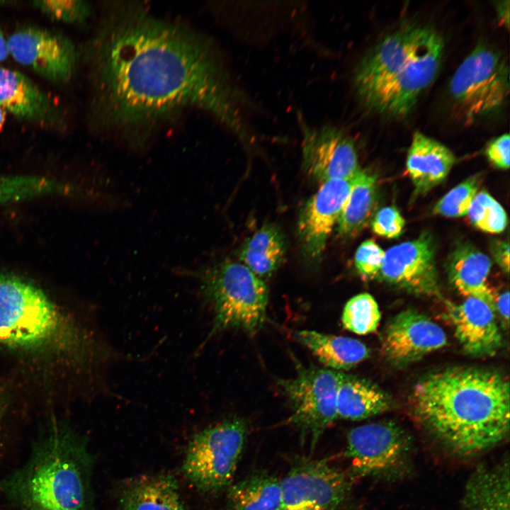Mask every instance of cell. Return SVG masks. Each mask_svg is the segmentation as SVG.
I'll return each instance as SVG.
<instances>
[{"mask_svg":"<svg viewBox=\"0 0 510 510\" xmlns=\"http://www.w3.org/2000/svg\"><path fill=\"white\" fill-rule=\"evenodd\" d=\"M95 108L103 125L143 128L196 107L251 137L244 94L210 42L136 7L116 8L91 47Z\"/></svg>","mask_w":510,"mask_h":510,"instance_id":"1","label":"cell"},{"mask_svg":"<svg viewBox=\"0 0 510 510\" xmlns=\"http://www.w3.org/2000/svg\"><path fill=\"white\" fill-rule=\"evenodd\" d=\"M411 402L421 424L460 456L487 450L509 434V383L493 370L458 366L432 373L416 383Z\"/></svg>","mask_w":510,"mask_h":510,"instance_id":"2","label":"cell"},{"mask_svg":"<svg viewBox=\"0 0 510 510\" xmlns=\"http://www.w3.org/2000/svg\"><path fill=\"white\" fill-rule=\"evenodd\" d=\"M0 353L84 370L107 356L93 335L38 284L0 271Z\"/></svg>","mask_w":510,"mask_h":510,"instance_id":"3","label":"cell"},{"mask_svg":"<svg viewBox=\"0 0 510 510\" xmlns=\"http://www.w3.org/2000/svg\"><path fill=\"white\" fill-rule=\"evenodd\" d=\"M93 467L85 437L55 420L27 461L0 480V492L18 510H95Z\"/></svg>","mask_w":510,"mask_h":510,"instance_id":"4","label":"cell"},{"mask_svg":"<svg viewBox=\"0 0 510 510\" xmlns=\"http://www.w3.org/2000/svg\"><path fill=\"white\" fill-rule=\"evenodd\" d=\"M200 290L214 316L210 334L229 329L254 334L266 320L268 290L246 266L224 261L196 271Z\"/></svg>","mask_w":510,"mask_h":510,"instance_id":"5","label":"cell"},{"mask_svg":"<svg viewBox=\"0 0 510 510\" xmlns=\"http://www.w3.org/2000/svg\"><path fill=\"white\" fill-rule=\"evenodd\" d=\"M248 433L246 422L231 418L207 427L188 441L181 471L200 492L227 489L236 471Z\"/></svg>","mask_w":510,"mask_h":510,"instance_id":"6","label":"cell"},{"mask_svg":"<svg viewBox=\"0 0 510 510\" xmlns=\"http://www.w3.org/2000/svg\"><path fill=\"white\" fill-rule=\"evenodd\" d=\"M509 69L504 56L480 45L462 62L451 78L450 96L467 120L497 110L509 94Z\"/></svg>","mask_w":510,"mask_h":510,"instance_id":"7","label":"cell"},{"mask_svg":"<svg viewBox=\"0 0 510 510\" xmlns=\"http://www.w3.org/2000/svg\"><path fill=\"white\" fill-rule=\"evenodd\" d=\"M339 371L314 366L298 367L293 378L278 381L292 410L288 422L310 440L314 448L324 431L336 419Z\"/></svg>","mask_w":510,"mask_h":510,"instance_id":"8","label":"cell"},{"mask_svg":"<svg viewBox=\"0 0 510 510\" xmlns=\"http://www.w3.org/2000/svg\"><path fill=\"white\" fill-rule=\"evenodd\" d=\"M443 49L441 36L427 28L416 51L404 69L360 101L368 109L385 115L397 117L407 114L419 96L434 81Z\"/></svg>","mask_w":510,"mask_h":510,"instance_id":"9","label":"cell"},{"mask_svg":"<svg viewBox=\"0 0 510 510\" xmlns=\"http://www.w3.org/2000/svg\"><path fill=\"white\" fill-rule=\"evenodd\" d=\"M280 510H344L351 483L328 459H295L282 480Z\"/></svg>","mask_w":510,"mask_h":510,"instance_id":"10","label":"cell"},{"mask_svg":"<svg viewBox=\"0 0 510 510\" xmlns=\"http://www.w3.org/2000/svg\"><path fill=\"white\" fill-rule=\"evenodd\" d=\"M9 55L19 64L57 84L74 75L78 55L67 37L46 28L27 26L17 29L7 40Z\"/></svg>","mask_w":510,"mask_h":510,"instance_id":"11","label":"cell"},{"mask_svg":"<svg viewBox=\"0 0 510 510\" xmlns=\"http://www.w3.org/2000/svg\"><path fill=\"white\" fill-rule=\"evenodd\" d=\"M300 125L302 166L307 175L321 183L352 179L361 169L353 139L332 124L311 125L300 118Z\"/></svg>","mask_w":510,"mask_h":510,"instance_id":"12","label":"cell"},{"mask_svg":"<svg viewBox=\"0 0 510 510\" xmlns=\"http://www.w3.org/2000/svg\"><path fill=\"white\" fill-rule=\"evenodd\" d=\"M344 455L353 472L361 477L377 475L397 467L408 449V437L392 421L373 422L351 429Z\"/></svg>","mask_w":510,"mask_h":510,"instance_id":"13","label":"cell"},{"mask_svg":"<svg viewBox=\"0 0 510 510\" xmlns=\"http://www.w3.org/2000/svg\"><path fill=\"white\" fill-rule=\"evenodd\" d=\"M435 243L430 232L402 242L385 251L379 273L385 281L407 292L440 296L435 260Z\"/></svg>","mask_w":510,"mask_h":510,"instance_id":"14","label":"cell"},{"mask_svg":"<svg viewBox=\"0 0 510 510\" xmlns=\"http://www.w3.org/2000/svg\"><path fill=\"white\" fill-rule=\"evenodd\" d=\"M427 29L407 25L382 39L358 63L353 85L361 101L395 76L416 51Z\"/></svg>","mask_w":510,"mask_h":510,"instance_id":"15","label":"cell"},{"mask_svg":"<svg viewBox=\"0 0 510 510\" xmlns=\"http://www.w3.org/2000/svg\"><path fill=\"white\" fill-rule=\"evenodd\" d=\"M351 184L352 179L325 181L301 209L298 235L302 254L309 262L317 263L322 257Z\"/></svg>","mask_w":510,"mask_h":510,"instance_id":"16","label":"cell"},{"mask_svg":"<svg viewBox=\"0 0 510 510\" xmlns=\"http://www.w3.org/2000/svg\"><path fill=\"white\" fill-rule=\"evenodd\" d=\"M447 344L443 329L428 317L414 310L398 313L387 325L382 351L396 365L417 361Z\"/></svg>","mask_w":510,"mask_h":510,"instance_id":"17","label":"cell"},{"mask_svg":"<svg viewBox=\"0 0 510 510\" xmlns=\"http://www.w3.org/2000/svg\"><path fill=\"white\" fill-rule=\"evenodd\" d=\"M0 104L17 118L62 130V113L49 96L21 73L0 65Z\"/></svg>","mask_w":510,"mask_h":510,"instance_id":"18","label":"cell"},{"mask_svg":"<svg viewBox=\"0 0 510 510\" xmlns=\"http://www.w3.org/2000/svg\"><path fill=\"white\" fill-rule=\"evenodd\" d=\"M448 306L455 336L466 353L486 357L498 351L502 334L494 311L485 302L468 297L460 304Z\"/></svg>","mask_w":510,"mask_h":510,"instance_id":"19","label":"cell"},{"mask_svg":"<svg viewBox=\"0 0 510 510\" xmlns=\"http://www.w3.org/2000/svg\"><path fill=\"white\" fill-rule=\"evenodd\" d=\"M120 510H188L177 480L167 474L135 476L122 482L118 491Z\"/></svg>","mask_w":510,"mask_h":510,"instance_id":"20","label":"cell"},{"mask_svg":"<svg viewBox=\"0 0 510 510\" xmlns=\"http://www.w3.org/2000/svg\"><path fill=\"white\" fill-rule=\"evenodd\" d=\"M455 162L452 151L438 141L416 132L407 152L406 166L415 187L424 195L443 182Z\"/></svg>","mask_w":510,"mask_h":510,"instance_id":"21","label":"cell"},{"mask_svg":"<svg viewBox=\"0 0 510 510\" xmlns=\"http://www.w3.org/2000/svg\"><path fill=\"white\" fill-rule=\"evenodd\" d=\"M488 256L470 244H460L448 261L450 283L465 298L473 297L485 302L495 312V298L487 284L492 268Z\"/></svg>","mask_w":510,"mask_h":510,"instance_id":"22","label":"cell"},{"mask_svg":"<svg viewBox=\"0 0 510 510\" xmlns=\"http://www.w3.org/2000/svg\"><path fill=\"white\" fill-rule=\"evenodd\" d=\"M390 397L361 378L339 372L336 392L337 417L348 420L369 418L390 409Z\"/></svg>","mask_w":510,"mask_h":510,"instance_id":"23","label":"cell"},{"mask_svg":"<svg viewBox=\"0 0 510 510\" xmlns=\"http://www.w3.org/2000/svg\"><path fill=\"white\" fill-rule=\"evenodd\" d=\"M296 339L325 366L339 371L348 370L369 357L368 347L358 339L312 330L295 332Z\"/></svg>","mask_w":510,"mask_h":510,"instance_id":"24","label":"cell"},{"mask_svg":"<svg viewBox=\"0 0 510 510\" xmlns=\"http://www.w3.org/2000/svg\"><path fill=\"white\" fill-rule=\"evenodd\" d=\"M280 480L266 472H256L231 484L224 510H280Z\"/></svg>","mask_w":510,"mask_h":510,"instance_id":"25","label":"cell"},{"mask_svg":"<svg viewBox=\"0 0 510 510\" xmlns=\"http://www.w3.org/2000/svg\"><path fill=\"white\" fill-rule=\"evenodd\" d=\"M377 199V175L360 169L352 178L349 193L342 208L336 227L344 237L356 234L368 223Z\"/></svg>","mask_w":510,"mask_h":510,"instance_id":"26","label":"cell"},{"mask_svg":"<svg viewBox=\"0 0 510 510\" xmlns=\"http://www.w3.org/2000/svg\"><path fill=\"white\" fill-rule=\"evenodd\" d=\"M465 510H510L509 465L480 468L468 482Z\"/></svg>","mask_w":510,"mask_h":510,"instance_id":"27","label":"cell"},{"mask_svg":"<svg viewBox=\"0 0 510 510\" xmlns=\"http://www.w3.org/2000/svg\"><path fill=\"white\" fill-rule=\"evenodd\" d=\"M285 244L280 230L266 224L257 230L242 245L239 259L257 276H270L281 265Z\"/></svg>","mask_w":510,"mask_h":510,"instance_id":"28","label":"cell"},{"mask_svg":"<svg viewBox=\"0 0 510 510\" xmlns=\"http://www.w3.org/2000/svg\"><path fill=\"white\" fill-rule=\"evenodd\" d=\"M380 317L374 298L363 293L353 296L346 303L341 322L346 329L357 334H367L377 329Z\"/></svg>","mask_w":510,"mask_h":510,"instance_id":"29","label":"cell"},{"mask_svg":"<svg viewBox=\"0 0 510 510\" xmlns=\"http://www.w3.org/2000/svg\"><path fill=\"white\" fill-rule=\"evenodd\" d=\"M467 215L477 228L485 232L501 233L507 225V216L503 207L484 191L477 192Z\"/></svg>","mask_w":510,"mask_h":510,"instance_id":"30","label":"cell"},{"mask_svg":"<svg viewBox=\"0 0 510 510\" xmlns=\"http://www.w3.org/2000/svg\"><path fill=\"white\" fill-rule=\"evenodd\" d=\"M481 177L479 174L470 176L453 188L436 203L433 208L434 213L448 217L467 215L477 193Z\"/></svg>","mask_w":510,"mask_h":510,"instance_id":"31","label":"cell"},{"mask_svg":"<svg viewBox=\"0 0 510 510\" xmlns=\"http://www.w3.org/2000/svg\"><path fill=\"white\" fill-rule=\"evenodd\" d=\"M33 5L50 18L67 23H83L90 13V6L78 0H43Z\"/></svg>","mask_w":510,"mask_h":510,"instance_id":"32","label":"cell"},{"mask_svg":"<svg viewBox=\"0 0 510 510\" xmlns=\"http://www.w3.org/2000/svg\"><path fill=\"white\" fill-rule=\"evenodd\" d=\"M384 257V250L375 241L368 239L358 247L354 256V263L361 274L373 278L379 275Z\"/></svg>","mask_w":510,"mask_h":510,"instance_id":"33","label":"cell"},{"mask_svg":"<svg viewBox=\"0 0 510 510\" xmlns=\"http://www.w3.org/2000/svg\"><path fill=\"white\" fill-rule=\"evenodd\" d=\"M405 221L399 210L393 206L385 207L375 215L371 228L379 236L388 239L397 238L402 233Z\"/></svg>","mask_w":510,"mask_h":510,"instance_id":"34","label":"cell"},{"mask_svg":"<svg viewBox=\"0 0 510 510\" xmlns=\"http://www.w3.org/2000/svg\"><path fill=\"white\" fill-rule=\"evenodd\" d=\"M510 137L503 134L492 140L487 145L485 153L489 161L496 167L502 169L509 168Z\"/></svg>","mask_w":510,"mask_h":510,"instance_id":"35","label":"cell"},{"mask_svg":"<svg viewBox=\"0 0 510 510\" xmlns=\"http://www.w3.org/2000/svg\"><path fill=\"white\" fill-rule=\"evenodd\" d=\"M492 253L494 260L504 273L509 271V242L497 241L492 244Z\"/></svg>","mask_w":510,"mask_h":510,"instance_id":"36","label":"cell"},{"mask_svg":"<svg viewBox=\"0 0 510 510\" xmlns=\"http://www.w3.org/2000/svg\"><path fill=\"white\" fill-rule=\"evenodd\" d=\"M499 312V317L503 322L508 325L509 320V291L501 293L495 298V312Z\"/></svg>","mask_w":510,"mask_h":510,"instance_id":"37","label":"cell"},{"mask_svg":"<svg viewBox=\"0 0 510 510\" xmlns=\"http://www.w3.org/2000/svg\"><path fill=\"white\" fill-rule=\"evenodd\" d=\"M497 12L500 20L509 25V1H502L497 5Z\"/></svg>","mask_w":510,"mask_h":510,"instance_id":"38","label":"cell"},{"mask_svg":"<svg viewBox=\"0 0 510 510\" xmlns=\"http://www.w3.org/2000/svg\"><path fill=\"white\" fill-rule=\"evenodd\" d=\"M9 55L7 40L0 29V62L4 61Z\"/></svg>","mask_w":510,"mask_h":510,"instance_id":"39","label":"cell"},{"mask_svg":"<svg viewBox=\"0 0 510 510\" xmlns=\"http://www.w3.org/2000/svg\"><path fill=\"white\" fill-rule=\"evenodd\" d=\"M8 195V183L5 177L0 175V205H2L6 199Z\"/></svg>","mask_w":510,"mask_h":510,"instance_id":"40","label":"cell"},{"mask_svg":"<svg viewBox=\"0 0 510 510\" xmlns=\"http://www.w3.org/2000/svg\"><path fill=\"white\" fill-rule=\"evenodd\" d=\"M6 409L4 404L1 402L0 400V441L1 439V434L6 421Z\"/></svg>","mask_w":510,"mask_h":510,"instance_id":"41","label":"cell"},{"mask_svg":"<svg viewBox=\"0 0 510 510\" xmlns=\"http://www.w3.org/2000/svg\"><path fill=\"white\" fill-rule=\"evenodd\" d=\"M6 110L0 104V130L3 128L6 121Z\"/></svg>","mask_w":510,"mask_h":510,"instance_id":"42","label":"cell"}]
</instances>
